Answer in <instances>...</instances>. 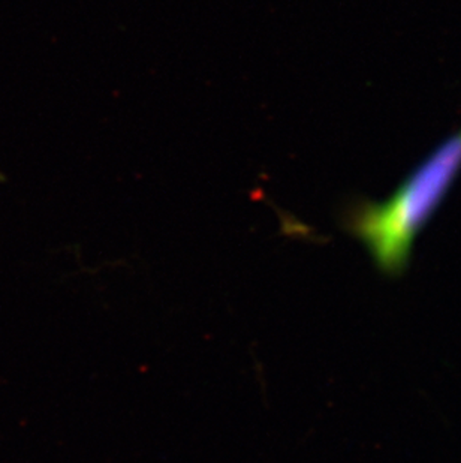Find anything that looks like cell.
Wrapping results in <instances>:
<instances>
[{"mask_svg":"<svg viewBox=\"0 0 461 463\" xmlns=\"http://www.w3.org/2000/svg\"><path fill=\"white\" fill-rule=\"evenodd\" d=\"M461 171V131L449 137L383 203L353 207L349 232L364 243L376 266L400 275L418 234L426 227Z\"/></svg>","mask_w":461,"mask_h":463,"instance_id":"6da1fadb","label":"cell"}]
</instances>
